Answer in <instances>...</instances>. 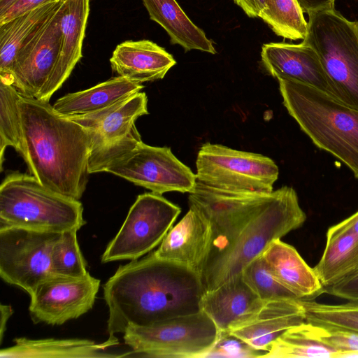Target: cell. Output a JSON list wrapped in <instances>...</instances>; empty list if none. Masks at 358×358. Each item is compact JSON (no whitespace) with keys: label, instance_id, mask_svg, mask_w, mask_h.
<instances>
[{"label":"cell","instance_id":"f35d334b","mask_svg":"<svg viewBox=\"0 0 358 358\" xmlns=\"http://www.w3.org/2000/svg\"><path fill=\"white\" fill-rule=\"evenodd\" d=\"M249 17H259L266 8L268 0H234Z\"/></svg>","mask_w":358,"mask_h":358},{"label":"cell","instance_id":"7bdbcfd3","mask_svg":"<svg viewBox=\"0 0 358 358\" xmlns=\"http://www.w3.org/2000/svg\"><path fill=\"white\" fill-rule=\"evenodd\" d=\"M352 357H358V351L341 353L337 357V358H352Z\"/></svg>","mask_w":358,"mask_h":358},{"label":"cell","instance_id":"4dcf8cb0","mask_svg":"<svg viewBox=\"0 0 358 358\" xmlns=\"http://www.w3.org/2000/svg\"><path fill=\"white\" fill-rule=\"evenodd\" d=\"M306 321L327 329L358 333V300L341 304H327L301 300Z\"/></svg>","mask_w":358,"mask_h":358},{"label":"cell","instance_id":"3957f363","mask_svg":"<svg viewBox=\"0 0 358 358\" xmlns=\"http://www.w3.org/2000/svg\"><path fill=\"white\" fill-rule=\"evenodd\" d=\"M306 218L293 187L275 190L270 203L232 238L212 245L201 275L206 292L240 275L273 241L301 227Z\"/></svg>","mask_w":358,"mask_h":358},{"label":"cell","instance_id":"7c38bea8","mask_svg":"<svg viewBox=\"0 0 358 358\" xmlns=\"http://www.w3.org/2000/svg\"><path fill=\"white\" fill-rule=\"evenodd\" d=\"M103 172L161 195L173 191L189 194L197 180L196 175L169 148L151 146L143 141L112 161Z\"/></svg>","mask_w":358,"mask_h":358},{"label":"cell","instance_id":"f546056e","mask_svg":"<svg viewBox=\"0 0 358 358\" xmlns=\"http://www.w3.org/2000/svg\"><path fill=\"white\" fill-rule=\"evenodd\" d=\"M259 17L284 38L303 41L307 35L308 22L296 0H268Z\"/></svg>","mask_w":358,"mask_h":358},{"label":"cell","instance_id":"ac0fdd59","mask_svg":"<svg viewBox=\"0 0 358 358\" xmlns=\"http://www.w3.org/2000/svg\"><path fill=\"white\" fill-rule=\"evenodd\" d=\"M306 321L301 300L278 299L264 301L248 321L231 329L233 336L264 354L285 330Z\"/></svg>","mask_w":358,"mask_h":358},{"label":"cell","instance_id":"ba28073f","mask_svg":"<svg viewBox=\"0 0 358 358\" xmlns=\"http://www.w3.org/2000/svg\"><path fill=\"white\" fill-rule=\"evenodd\" d=\"M147 105L145 93L139 92L103 110L68 117L89 134V173L103 172L108 164L142 141L135 122L148 114Z\"/></svg>","mask_w":358,"mask_h":358},{"label":"cell","instance_id":"7402d4cb","mask_svg":"<svg viewBox=\"0 0 358 358\" xmlns=\"http://www.w3.org/2000/svg\"><path fill=\"white\" fill-rule=\"evenodd\" d=\"M262 256L275 278L297 299L314 300L326 293L313 268L293 246L277 239Z\"/></svg>","mask_w":358,"mask_h":358},{"label":"cell","instance_id":"d590c367","mask_svg":"<svg viewBox=\"0 0 358 358\" xmlns=\"http://www.w3.org/2000/svg\"><path fill=\"white\" fill-rule=\"evenodd\" d=\"M326 293L348 301L358 300V269L339 281L325 288Z\"/></svg>","mask_w":358,"mask_h":358},{"label":"cell","instance_id":"60d3db41","mask_svg":"<svg viewBox=\"0 0 358 358\" xmlns=\"http://www.w3.org/2000/svg\"><path fill=\"white\" fill-rule=\"evenodd\" d=\"M1 321H0V341L1 343L3 341L4 332L6 329V324L9 318L13 313V308L9 305H4L1 303Z\"/></svg>","mask_w":358,"mask_h":358},{"label":"cell","instance_id":"836d02e7","mask_svg":"<svg viewBox=\"0 0 358 358\" xmlns=\"http://www.w3.org/2000/svg\"><path fill=\"white\" fill-rule=\"evenodd\" d=\"M316 334L320 341L336 350L338 355L341 353L358 351V333L316 325Z\"/></svg>","mask_w":358,"mask_h":358},{"label":"cell","instance_id":"52a82bcc","mask_svg":"<svg viewBox=\"0 0 358 358\" xmlns=\"http://www.w3.org/2000/svg\"><path fill=\"white\" fill-rule=\"evenodd\" d=\"M130 357H208L220 332L202 310L150 327H129L123 334Z\"/></svg>","mask_w":358,"mask_h":358},{"label":"cell","instance_id":"277c9868","mask_svg":"<svg viewBox=\"0 0 358 358\" xmlns=\"http://www.w3.org/2000/svg\"><path fill=\"white\" fill-rule=\"evenodd\" d=\"M278 80L283 105L301 129L358 179V110L304 83Z\"/></svg>","mask_w":358,"mask_h":358},{"label":"cell","instance_id":"9c48e42d","mask_svg":"<svg viewBox=\"0 0 358 358\" xmlns=\"http://www.w3.org/2000/svg\"><path fill=\"white\" fill-rule=\"evenodd\" d=\"M196 166L198 182L234 192H271L279 174L276 164L266 156L210 143L200 148Z\"/></svg>","mask_w":358,"mask_h":358},{"label":"cell","instance_id":"4fadbf2b","mask_svg":"<svg viewBox=\"0 0 358 358\" xmlns=\"http://www.w3.org/2000/svg\"><path fill=\"white\" fill-rule=\"evenodd\" d=\"M60 8L39 34L17 56L7 80L27 96L49 102L62 42Z\"/></svg>","mask_w":358,"mask_h":358},{"label":"cell","instance_id":"30bf717a","mask_svg":"<svg viewBox=\"0 0 358 358\" xmlns=\"http://www.w3.org/2000/svg\"><path fill=\"white\" fill-rule=\"evenodd\" d=\"M180 212L178 206L161 194L138 195L104 250L101 262L135 260L150 252L161 243Z\"/></svg>","mask_w":358,"mask_h":358},{"label":"cell","instance_id":"9a60e30c","mask_svg":"<svg viewBox=\"0 0 358 358\" xmlns=\"http://www.w3.org/2000/svg\"><path fill=\"white\" fill-rule=\"evenodd\" d=\"M99 287L100 280L90 273L80 278H51L30 295L31 320L35 324L61 325L77 319L92 308Z\"/></svg>","mask_w":358,"mask_h":358},{"label":"cell","instance_id":"8992f818","mask_svg":"<svg viewBox=\"0 0 358 358\" xmlns=\"http://www.w3.org/2000/svg\"><path fill=\"white\" fill-rule=\"evenodd\" d=\"M303 41L316 52L336 98L358 110V22L335 8L311 14Z\"/></svg>","mask_w":358,"mask_h":358},{"label":"cell","instance_id":"ffe728a7","mask_svg":"<svg viewBox=\"0 0 358 358\" xmlns=\"http://www.w3.org/2000/svg\"><path fill=\"white\" fill-rule=\"evenodd\" d=\"M119 76L142 83L162 79L176 64L164 48L150 40L127 41L117 45L110 59Z\"/></svg>","mask_w":358,"mask_h":358},{"label":"cell","instance_id":"74e56055","mask_svg":"<svg viewBox=\"0 0 358 358\" xmlns=\"http://www.w3.org/2000/svg\"><path fill=\"white\" fill-rule=\"evenodd\" d=\"M302 11L308 15L334 8L335 0H296Z\"/></svg>","mask_w":358,"mask_h":358},{"label":"cell","instance_id":"d6a6232c","mask_svg":"<svg viewBox=\"0 0 358 358\" xmlns=\"http://www.w3.org/2000/svg\"><path fill=\"white\" fill-rule=\"evenodd\" d=\"M241 274L245 282L264 301L278 299H297L275 278L262 255L249 263L243 269Z\"/></svg>","mask_w":358,"mask_h":358},{"label":"cell","instance_id":"44dd1931","mask_svg":"<svg viewBox=\"0 0 358 358\" xmlns=\"http://www.w3.org/2000/svg\"><path fill=\"white\" fill-rule=\"evenodd\" d=\"M14 345L0 351L1 358H108L128 357L129 352L122 355L108 352L111 347L119 344L113 335L107 341L96 343L82 338L30 339L16 338Z\"/></svg>","mask_w":358,"mask_h":358},{"label":"cell","instance_id":"7a4b0ae2","mask_svg":"<svg viewBox=\"0 0 358 358\" xmlns=\"http://www.w3.org/2000/svg\"><path fill=\"white\" fill-rule=\"evenodd\" d=\"M19 106L30 174L49 189L80 200L90 174L87 131L49 102L20 93Z\"/></svg>","mask_w":358,"mask_h":358},{"label":"cell","instance_id":"5b68a950","mask_svg":"<svg viewBox=\"0 0 358 358\" xmlns=\"http://www.w3.org/2000/svg\"><path fill=\"white\" fill-rule=\"evenodd\" d=\"M86 222L79 200L44 187L32 175L13 172L0 185V229L78 231Z\"/></svg>","mask_w":358,"mask_h":358},{"label":"cell","instance_id":"e0dca14e","mask_svg":"<svg viewBox=\"0 0 358 358\" xmlns=\"http://www.w3.org/2000/svg\"><path fill=\"white\" fill-rule=\"evenodd\" d=\"M213 242V233L209 221L198 210L189 207L154 252L159 259L183 265L201 275Z\"/></svg>","mask_w":358,"mask_h":358},{"label":"cell","instance_id":"2e32d148","mask_svg":"<svg viewBox=\"0 0 358 358\" xmlns=\"http://www.w3.org/2000/svg\"><path fill=\"white\" fill-rule=\"evenodd\" d=\"M261 58L265 69L278 80L300 82L336 98L334 87L316 52L306 42L264 44Z\"/></svg>","mask_w":358,"mask_h":358},{"label":"cell","instance_id":"1f68e13d","mask_svg":"<svg viewBox=\"0 0 358 358\" xmlns=\"http://www.w3.org/2000/svg\"><path fill=\"white\" fill-rule=\"evenodd\" d=\"M77 231L73 229L63 231L54 245L52 264L57 275L80 278L88 273L87 262L78 243Z\"/></svg>","mask_w":358,"mask_h":358},{"label":"cell","instance_id":"f1b7e54d","mask_svg":"<svg viewBox=\"0 0 358 358\" xmlns=\"http://www.w3.org/2000/svg\"><path fill=\"white\" fill-rule=\"evenodd\" d=\"M20 93L11 84L0 80V167L3 170L4 151L13 147L23 158L27 159L20 110Z\"/></svg>","mask_w":358,"mask_h":358},{"label":"cell","instance_id":"b9f144b4","mask_svg":"<svg viewBox=\"0 0 358 358\" xmlns=\"http://www.w3.org/2000/svg\"><path fill=\"white\" fill-rule=\"evenodd\" d=\"M16 0H0V13L6 10Z\"/></svg>","mask_w":358,"mask_h":358},{"label":"cell","instance_id":"ab89813d","mask_svg":"<svg viewBox=\"0 0 358 358\" xmlns=\"http://www.w3.org/2000/svg\"><path fill=\"white\" fill-rule=\"evenodd\" d=\"M331 227L336 230L351 233L358 236V211Z\"/></svg>","mask_w":358,"mask_h":358},{"label":"cell","instance_id":"8d00e7d4","mask_svg":"<svg viewBox=\"0 0 358 358\" xmlns=\"http://www.w3.org/2000/svg\"><path fill=\"white\" fill-rule=\"evenodd\" d=\"M58 0H16L0 13V24L45 4Z\"/></svg>","mask_w":358,"mask_h":358},{"label":"cell","instance_id":"5bb4252c","mask_svg":"<svg viewBox=\"0 0 358 358\" xmlns=\"http://www.w3.org/2000/svg\"><path fill=\"white\" fill-rule=\"evenodd\" d=\"M271 192L222 191L196 180L188 197L189 206L201 213L209 221L213 233L212 245L232 238L273 199Z\"/></svg>","mask_w":358,"mask_h":358},{"label":"cell","instance_id":"d4e9b609","mask_svg":"<svg viewBox=\"0 0 358 358\" xmlns=\"http://www.w3.org/2000/svg\"><path fill=\"white\" fill-rule=\"evenodd\" d=\"M143 88L141 83L117 76L89 89L67 94L52 106L59 114L66 117L89 114L108 108Z\"/></svg>","mask_w":358,"mask_h":358},{"label":"cell","instance_id":"6da1fadb","mask_svg":"<svg viewBox=\"0 0 358 358\" xmlns=\"http://www.w3.org/2000/svg\"><path fill=\"white\" fill-rule=\"evenodd\" d=\"M103 289L109 336L196 313L206 292L199 273L154 252L120 265Z\"/></svg>","mask_w":358,"mask_h":358},{"label":"cell","instance_id":"cb8c5ba5","mask_svg":"<svg viewBox=\"0 0 358 358\" xmlns=\"http://www.w3.org/2000/svg\"><path fill=\"white\" fill-rule=\"evenodd\" d=\"M90 12V0H63L60 7L62 42L52 83L57 91L82 57V46Z\"/></svg>","mask_w":358,"mask_h":358},{"label":"cell","instance_id":"83f0119b","mask_svg":"<svg viewBox=\"0 0 358 358\" xmlns=\"http://www.w3.org/2000/svg\"><path fill=\"white\" fill-rule=\"evenodd\" d=\"M338 354L317 338L316 325L304 321L282 332L262 357L336 358Z\"/></svg>","mask_w":358,"mask_h":358},{"label":"cell","instance_id":"e575fe53","mask_svg":"<svg viewBox=\"0 0 358 358\" xmlns=\"http://www.w3.org/2000/svg\"><path fill=\"white\" fill-rule=\"evenodd\" d=\"M229 334H220V339L208 357H260L263 352L255 350L248 345Z\"/></svg>","mask_w":358,"mask_h":358},{"label":"cell","instance_id":"d6986e66","mask_svg":"<svg viewBox=\"0 0 358 358\" xmlns=\"http://www.w3.org/2000/svg\"><path fill=\"white\" fill-rule=\"evenodd\" d=\"M264 303L241 273L215 289L206 292L201 301V310L212 319L223 335L251 319Z\"/></svg>","mask_w":358,"mask_h":358},{"label":"cell","instance_id":"484cf974","mask_svg":"<svg viewBox=\"0 0 358 358\" xmlns=\"http://www.w3.org/2000/svg\"><path fill=\"white\" fill-rule=\"evenodd\" d=\"M150 18L166 31L172 45L215 54L213 42L195 25L176 0H142Z\"/></svg>","mask_w":358,"mask_h":358},{"label":"cell","instance_id":"603a6c76","mask_svg":"<svg viewBox=\"0 0 358 358\" xmlns=\"http://www.w3.org/2000/svg\"><path fill=\"white\" fill-rule=\"evenodd\" d=\"M62 2L45 4L0 24V80L9 78L18 54L44 29Z\"/></svg>","mask_w":358,"mask_h":358},{"label":"cell","instance_id":"8fae6325","mask_svg":"<svg viewBox=\"0 0 358 358\" xmlns=\"http://www.w3.org/2000/svg\"><path fill=\"white\" fill-rule=\"evenodd\" d=\"M62 233L15 227L0 229L2 280L30 296L38 285L57 275L52 253Z\"/></svg>","mask_w":358,"mask_h":358},{"label":"cell","instance_id":"4316f807","mask_svg":"<svg viewBox=\"0 0 358 358\" xmlns=\"http://www.w3.org/2000/svg\"><path fill=\"white\" fill-rule=\"evenodd\" d=\"M313 269L324 289L355 271L358 269V236L329 227L323 253Z\"/></svg>","mask_w":358,"mask_h":358}]
</instances>
